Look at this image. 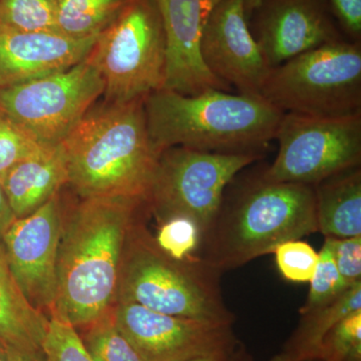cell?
Returning a JSON list of instances; mask_svg holds the SVG:
<instances>
[{"label": "cell", "mask_w": 361, "mask_h": 361, "mask_svg": "<svg viewBox=\"0 0 361 361\" xmlns=\"http://www.w3.org/2000/svg\"><path fill=\"white\" fill-rule=\"evenodd\" d=\"M147 213L140 197H78L68 209L63 202L54 311L75 329L115 305L126 240Z\"/></svg>", "instance_id": "obj_1"}, {"label": "cell", "mask_w": 361, "mask_h": 361, "mask_svg": "<svg viewBox=\"0 0 361 361\" xmlns=\"http://www.w3.org/2000/svg\"><path fill=\"white\" fill-rule=\"evenodd\" d=\"M144 102H97L59 145L66 185L78 197L146 199L161 154L149 137Z\"/></svg>", "instance_id": "obj_2"}, {"label": "cell", "mask_w": 361, "mask_h": 361, "mask_svg": "<svg viewBox=\"0 0 361 361\" xmlns=\"http://www.w3.org/2000/svg\"><path fill=\"white\" fill-rule=\"evenodd\" d=\"M149 137L159 153L172 147L215 153H260L275 140L284 113L261 96L210 90L194 96L161 89L145 99Z\"/></svg>", "instance_id": "obj_3"}, {"label": "cell", "mask_w": 361, "mask_h": 361, "mask_svg": "<svg viewBox=\"0 0 361 361\" xmlns=\"http://www.w3.org/2000/svg\"><path fill=\"white\" fill-rule=\"evenodd\" d=\"M318 232L314 186L269 182L258 176L223 197L202 238V261L220 272L273 253L283 242Z\"/></svg>", "instance_id": "obj_4"}, {"label": "cell", "mask_w": 361, "mask_h": 361, "mask_svg": "<svg viewBox=\"0 0 361 361\" xmlns=\"http://www.w3.org/2000/svg\"><path fill=\"white\" fill-rule=\"evenodd\" d=\"M146 215L133 225L126 240L115 304L135 303L163 314L232 325L234 315L221 291L222 272L198 257H169L145 227Z\"/></svg>", "instance_id": "obj_5"}, {"label": "cell", "mask_w": 361, "mask_h": 361, "mask_svg": "<svg viewBox=\"0 0 361 361\" xmlns=\"http://www.w3.org/2000/svg\"><path fill=\"white\" fill-rule=\"evenodd\" d=\"M260 96L283 113H360L361 44L338 40L270 68Z\"/></svg>", "instance_id": "obj_6"}, {"label": "cell", "mask_w": 361, "mask_h": 361, "mask_svg": "<svg viewBox=\"0 0 361 361\" xmlns=\"http://www.w3.org/2000/svg\"><path fill=\"white\" fill-rule=\"evenodd\" d=\"M104 80V101L129 103L163 89L165 30L155 0H133L87 56Z\"/></svg>", "instance_id": "obj_7"}, {"label": "cell", "mask_w": 361, "mask_h": 361, "mask_svg": "<svg viewBox=\"0 0 361 361\" xmlns=\"http://www.w3.org/2000/svg\"><path fill=\"white\" fill-rule=\"evenodd\" d=\"M261 153H215L186 147L161 152L146 196L149 212L159 224L186 217L208 232L222 205L227 187Z\"/></svg>", "instance_id": "obj_8"}, {"label": "cell", "mask_w": 361, "mask_h": 361, "mask_svg": "<svg viewBox=\"0 0 361 361\" xmlns=\"http://www.w3.org/2000/svg\"><path fill=\"white\" fill-rule=\"evenodd\" d=\"M89 58L68 70L0 90V113L44 148H56L104 94Z\"/></svg>", "instance_id": "obj_9"}, {"label": "cell", "mask_w": 361, "mask_h": 361, "mask_svg": "<svg viewBox=\"0 0 361 361\" xmlns=\"http://www.w3.org/2000/svg\"><path fill=\"white\" fill-rule=\"evenodd\" d=\"M275 140L278 154L261 173L263 179L315 186L360 167L361 111L341 116L284 113Z\"/></svg>", "instance_id": "obj_10"}, {"label": "cell", "mask_w": 361, "mask_h": 361, "mask_svg": "<svg viewBox=\"0 0 361 361\" xmlns=\"http://www.w3.org/2000/svg\"><path fill=\"white\" fill-rule=\"evenodd\" d=\"M63 221L61 192L35 213L16 218L2 237L9 268L33 307L56 310V261Z\"/></svg>", "instance_id": "obj_11"}, {"label": "cell", "mask_w": 361, "mask_h": 361, "mask_svg": "<svg viewBox=\"0 0 361 361\" xmlns=\"http://www.w3.org/2000/svg\"><path fill=\"white\" fill-rule=\"evenodd\" d=\"M114 318L142 361H180L237 345L231 325L215 324L116 303Z\"/></svg>", "instance_id": "obj_12"}, {"label": "cell", "mask_w": 361, "mask_h": 361, "mask_svg": "<svg viewBox=\"0 0 361 361\" xmlns=\"http://www.w3.org/2000/svg\"><path fill=\"white\" fill-rule=\"evenodd\" d=\"M248 25L271 68L346 39L329 0H261L248 16Z\"/></svg>", "instance_id": "obj_13"}, {"label": "cell", "mask_w": 361, "mask_h": 361, "mask_svg": "<svg viewBox=\"0 0 361 361\" xmlns=\"http://www.w3.org/2000/svg\"><path fill=\"white\" fill-rule=\"evenodd\" d=\"M200 52L208 71L239 94L260 96L270 66L250 32L245 0H222L202 35Z\"/></svg>", "instance_id": "obj_14"}, {"label": "cell", "mask_w": 361, "mask_h": 361, "mask_svg": "<svg viewBox=\"0 0 361 361\" xmlns=\"http://www.w3.org/2000/svg\"><path fill=\"white\" fill-rule=\"evenodd\" d=\"M160 11L167 66L163 89L194 96L210 90L231 87L213 75L203 63L200 44L209 16L222 0H155Z\"/></svg>", "instance_id": "obj_15"}, {"label": "cell", "mask_w": 361, "mask_h": 361, "mask_svg": "<svg viewBox=\"0 0 361 361\" xmlns=\"http://www.w3.org/2000/svg\"><path fill=\"white\" fill-rule=\"evenodd\" d=\"M97 37L0 30V90L73 68L87 58Z\"/></svg>", "instance_id": "obj_16"}, {"label": "cell", "mask_w": 361, "mask_h": 361, "mask_svg": "<svg viewBox=\"0 0 361 361\" xmlns=\"http://www.w3.org/2000/svg\"><path fill=\"white\" fill-rule=\"evenodd\" d=\"M68 184L61 147L44 148L16 164L1 186L14 217L23 218L39 210Z\"/></svg>", "instance_id": "obj_17"}, {"label": "cell", "mask_w": 361, "mask_h": 361, "mask_svg": "<svg viewBox=\"0 0 361 361\" xmlns=\"http://www.w3.org/2000/svg\"><path fill=\"white\" fill-rule=\"evenodd\" d=\"M49 317L33 307L16 282L0 243V345L40 353Z\"/></svg>", "instance_id": "obj_18"}, {"label": "cell", "mask_w": 361, "mask_h": 361, "mask_svg": "<svg viewBox=\"0 0 361 361\" xmlns=\"http://www.w3.org/2000/svg\"><path fill=\"white\" fill-rule=\"evenodd\" d=\"M318 232L325 237L361 235V169H350L314 186Z\"/></svg>", "instance_id": "obj_19"}, {"label": "cell", "mask_w": 361, "mask_h": 361, "mask_svg": "<svg viewBox=\"0 0 361 361\" xmlns=\"http://www.w3.org/2000/svg\"><path fill=\"white\" fill-rule=\"evenodd\" d=\"M361 310V282L349 287L329 305L301 315L298 327L278 355L285 361L317 360L330 330L351 313Z\"/></svg>", "instance_id": "obj_20"}, {"label": "cell", "mask_w": 361, "mask_h": 361, "mask_svg": "<svg viewBox=\"0 0 361 361\" xmlns=\"http://www.w3.org/2000/svg\"><path fill=\"white\" fill-rule=\"evenodd\" d=\"M133 0H59L56 30L73 39L99 37Z\"/></svg>", "instance_id": "obj_21"}, {"label": "cell", "mask_w": 361, "mask_h": 361, "mask_svg": "<svg viewBox=\"0 0 361 361\" xmlns=\"http://www.w3.org/2000/svg\"><path fill=\"white\" fill-rule=\"evenodd\" d=\"M113 308L80 327L84 332L78 334L85 349L94 361H142L116 326Z\"/></svg>", "instance_id": "obj_22"}, {"label": "cell", "mask_w": 361, "mask_h": 361, "mask_svg": "<svg viewBox=\"0 0 361 361\" xmlns=\"http://www.w3.org/2000/svg\"><path fill=\"white\" fill-rule=\"evenodd\" d=\"M59 0H0V30L58 32Z\"/></svg>", "instance_id": "obj_23"}, {"label": "cell", "mask_w": 361, "mask_h": 361, "mask_svg": "<svg viewBox=\"0 0 361 361\" xmlns=\"http://www.w3.org/2000/svg\"><path fill=\"white\" fill-rule=\"evenodd\" d=\"M318 257L314 275L310 282L307 300L299 310L300 314L329 305L350 287L337 269L331 246L326 237L322 250L318 252Z\"/></svg>", "instance_id": "obj_24"}, {"label": "cell", "mask_w": 361, "mask_h": 361, "mask_svg": "<svg viewBox=\"0 0 361 361\" xmlns=\"http://www.w3.org/2000/svg\"><path fill=\"white\" fill-rule=\"evenodd\" d=\"M42 353L47 361H94L85 349L77 329L56 311L49 316Z\"/></svg>", "instance_id": "obj_25"}, {"label": "cell", "mask_w": 361, "mask_h": 361, "mask_svg": "<svg viewBox=\"0 0 361 361\" xmlns=\"http://www.w3.org/2000/svg\"><path fill=\"white\" fill-rule=\"evenodd\" d=\"M157 245L169 257L177 261L195 258L193 253L201 245L202 233L198 225L186 217H173L159 224Z\"/></svg>", "instance_id": "obj_26"}, {"label": "cell", "mask_w": 361, "mask_h": 361, "mask_svg": "<svg viewBox=\"0 0 361 361\" xmlns=\"http://www.w3.org/2000/svg\"><path fill=\"white\" fill-rule=\"evenodd\" d=\"M317 361H361V310L346 316L330 330Z\"/></svg>", "instance_id": "obj_27"}, {"label": "cell", "mask_w": 361, "mask_h": 361, "mask_svg": "<svg viewBox=\"0 0 361 361\" xmlns=\"http://www.w3.org/2000/svg\"><path fill=\"white\" fill-rule=\"evenodd\" d=\"M277 269L287 281L310 283L318 263V252L301 239L290 240L273 251Z\"/></svg>", "instance_id": "obj_28"}, {"label": "cell", "mask_w": 361, "mask_h": 361, "mask_svg": "<svg viewBox=\"0 0 361 361\" xmlns=\"http://www.w3.org/2000/svg\"><path fill=\"white\" fill-rule=\"evenodd\" d=\"M44 148L0 113V185L16 164Z\"/></svg>", "instance_id": "obj_29"}, {"label": "cell", "mask_w": 361, "mask_h": 361, "mask_svg": "<svg viewBox=\"0 0 361 361\" xmlns=\"http://www.w3.org/2000/svg\"><path fill=\"white\" fill-rule=\"evenodd\" d=\"M326 238L329 240L337 269L344 281L349 286L361 282V235L348 238Z\"/></svg>", "instance_id": "obj_30"}, {"label": "cell", "mask_w": 361, "mask_h": 361, "mask_svg": "<svg viewBox=\"0 0 361 361\" xmlns=\"http://www.w3.org/2000/svg\"><path fill=\"white\" fill-rule=\"evenodd\" d=\"M329 4L344 37L361 44V0H329Z\"/></svg>", "instance_id": "obj_31"}, {"label": "cell", "mask_w": 361, "mask_h": 361, "mask_svg": "<svg viewBox=\"0 0 361 361\" xmlns=\"http://www.w3.org/2000/svg\"><path fill=\"white\" fill-rule=\"evenodd\" d=\"M14 219H16V217H14L8 201H7L4 189H2V186L0 185V243L2 242V237H4V233L8 229L9 226L11 225Z\"/></svg>", "instance_id": "obj_32"}, {"label": "cell", "mask_w": 361, "mask_h": 361, "mask_svg": "<svg viewBox=\"0 0 361 361\" xmlns=\"http://www.w3.org/2000/svg\"><path fill=\"white\" fill-rule=\"evenodd\" d=\"M6 349L7 361H47L42 351L30 353V351L18 350L13 348Z\"/></svg>", "instance_id": "obj_33"}, {"label": "cell", "mask_w": 361, "mask_h": 361, "mask_svg": "<svg viewBox=\"0 0 361 361\" xmlns=\"http://www.w3.org/2000/svg\"><path fill=\"white\" fill-rule=\"evenodd\" d=\"M236 348L237 345H235L234 348L221 349V350L214 351L208 355L196 356V357L180 361H227Z\"/></svg>", "instance_id": "obj_34"}, {"label": "cell", "mask_w": 361, "mask_h": 361, "mask_svg": "<svg viewBox=\"0 0 361 361\" xmlns=\"http://www.w3.org/2000/svg\"><path fill=\"white\" fill-rule=\"evenodd\" d=\"M227 361H250L247 358V355L243 350L237 351V348L235 349L234 353L230 356L229 360Z\"/></svg>", "instance_id": "obj_35"}, {"label": "cell", "mask_w": 361, "mask_h": 361, "mask_svg": "<svg viewBox=\"0 0 361 361\" xmlns=\"http://www.w3.org/2000/svg\"><path fill=\"white\" fill-rule=\"evenodd\" d=\"M261 0H245V11L247 14V18H248L249 14H250L251 11L255 8L256 6L260 4Z\"/></svg>", "instance_id": "obj_36"}, {"label": "cell", "mask_w": 361, "mask_h": 361, "mask_svg": "<svg viewBox=\"0 0 361 361\" xmlns=\"http://www.w3.org/2000/svg\"><path fill=\"white\" fill-rule=\"evenodd\" d=\"M0 361H7V356L6 349L0 345Z\"/></svg>", "instance_id": "obj_37"}, {"label": "cell", "mask_w": 361, "mask_h": 361, "mask_svg": "<svg viewBox=\"0 0 361 361\" xmlns=\"http://www.w3.org/2000/svg\"><path fill=\"white\" fill-rule=\"evenodd\" d=\"M272 361H285L282 360V358H280L279 356H276V357L274 358Z\"/></svg>", "instance_id": "obj_38"}]
</instances>
